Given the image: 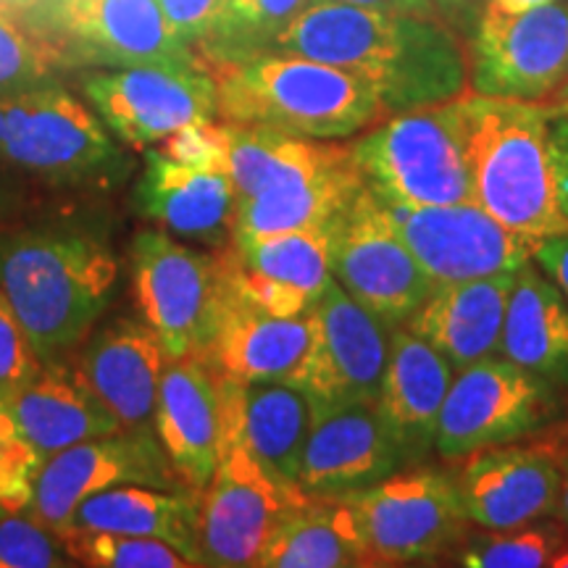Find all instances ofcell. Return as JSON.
Segmentation results:
<instances>
[{"label": "cell", "mask_w": 568, "mask_h": 568, "mask_svg": "<svg viewBox=\"0 0 568 568\" xmlns=\"http://www.w3.org/2000/svg\"><path fill=\"white\" fill-rule=\"evenodd\" d=\"M264 53H290L364 77L382 113L435 109L466 95L468 53L437 17L314 0Z\"/></svg>", "instance_id": "6da1fadb"}, {"label": "cell", "mask_w": 568, "mask_h": 568, "mask_svg": "<svg viewBox=\"0 0 568 568\" xmlns=\"http://www.w3.org/2000/svg\"><path fill=\"white\" fill-rule=\"evenodd\" d=\"M119 258L101 230L48 222L0 230V293L40 364L74 351L109 308Z\"/></svg>", "instance_id": "7a4b0ae2"}, {"label": "cell", "mask_w": 568, "mask_h": 568, "mask_svg": "<svg viewBox=\"0 0 568 568\" xmlns=\"http://www.w3.org/2000/svg\"><path fill=\"white\" fill-rule=\"evenodd\" d=\"M219 116L311 140H343L379 122V98L364 77L290 53H255L211 67Z\"/></svg>", "instance_id": "3957f363"}, {"label": "cell", "mask_w": 568, "mask_h": 568, "mask_svg": "<svg viewBox=\"0 0 568 568\" xmlns=\"http://www.w3.org/2000/svg\"><path fill=\"white\" fill-rule=\"evenodd\" d=\"M474 203L531 240L566 234L550 166V116L542 103L464 95Z\"/></svg>", "instance_id": "277c9868"}, {"label": "cell", "mask_w": 568, "mask_h": 568, "mask_svg": "<svg viewBox=\"0 0 568 568\" xmlns=\"http://www.w3.org/2000/svg\"><path fill=\"white\" fill-rule=\"evenodd\" d=\"M0 166L53 187H109L130 172L101 116L53 80L0 95Z\"/></svg>", "instance_id": "5b68a950"}, {"label": "cell", "mask_w": 568, "mask_h": 568, "mask_svg": "<svg viewBox=\"0 0 568 568\" xmlns=\"http://www.w3.org/2000/svg\"><path fill=\"white\" fill-rule=\"evenodd\" d=\"M351 159L366 187L385 203H474L464 98L372 124L351 145Z\"/></svg>", "instance_id": "8992f818"}, {"label": "cell", "mask_w": 568, "mask_h": 568, "mask_svg": "<svg viewBox=\"0 0 568 568\" xmlns=\"http://www.w3.org/2000/svg\"><path fill=\"white\" fill-rule=\"evenodd\" d=\"M130 261L134 305L166 361L205 358L226 297L222 251H201L169 232L142 230L132 240Z\"/></svg>", "instance_id": "52a82bcc"}, {"label": "cell", "mask_w": 568, "mask_h": 568, "mask_svg": "<svg viewBox=\"0 0 568 568\" xmlns=\"http://www.w3.org/2000/svg\"><path fill=\"white\" fill-rule=\"evenodd\" d=\"M372 566H410L456 552L468 535L458 481L410 468L345 495Z\"/></svg>", "instance_id": "ba28073f"}, {"label": "cell", "mask_w": 568, "mask_h": 568, "mask_svg": "<svg viewBox=\"0 0 568 568\" xmlns=\"http://www.w3.org/2000/svg\"><path fill=\"white\" fill-rule=\"evenodd\" d=\"M92 111L134 151L161 145L182 126L219 116L216 74L205 61L103 67L82 82Z\"/></svg>", "instance_id": "9c48e42d"}, {"label": "cell", "mask_w": 568, "mask_h": 568, "mask_svg": "<svg viewBox=\"0 0 568 568\" xmlns=\"http://www.w3.org/2000/svg\"><path fill=\"white\" fill-rule=\"evenodd\" d=\"M329 266L345 293L387 329L406 324L435 287L389 222L385 201L366 184L329 224Z\"/></svg>", "instance_id": "30bf717a"}, {"label": "cell", "mask_w": 568, "mask_h": 568, "mask_svg": "<svg viewBox=\"0 0 568 568\" xmlns=\"http://www.w3.org/2000/svg\"><path fill=\"white\" fill-rule=\"evenodd\" d=\"M24 27L55 53L98 67L201 59L176 34L159 0H45Z\"/></svg>", "instance_id": "8fae6325"}, {"label": "cell", "mask_w": 568, "mask_h": 568, "mask_svg": "<svg viewBox=\"0 0 568 568\" xmlns=\"http://www.w3.org/2000/svg\"><path fill=\"white\" fill-rule=\"evenodd\" d=\"M556 410L550 382L508 358H481L453 376L437 424L435 450L464 460L485 447L516 443L548 424Z\"/></svg>", "instance_id": "7c38bea8"}, {"label": "cell", "mask_w": 568, "mask_h": 568, "mask_svg": "<svg viewBox=\"0 0 568 568\" xmlns=\"http://www.w3.org/2000/svg\"><path fill=\"white\" fill-rule=\"evenodd\" d=\"M568 69V3L503 13L485 6L468 48V88L477 95L545 103Z\"/></svg>", "instance_id": "4fadbf2b"}, {"label": "cell", "mask_w": 568, "mask_h": 568, "mask_svg": "<svg viewBox=\"0 0 568 568\" xmlns=\"http://www.w3.org/2000/svg\"><path fill=\"white\" fill-rule=\"evenodd\" d=\"M311 345L287 385L314 406L379 400L387 368V326L332 280L311 305Z\"/></svg>", "instance_id": "5bb4252c"}, {"label": "cell", "mask_w": 568, "mask_h": 568, "mask_svg": "<svg viewBox=\"0 0 568 568\" xmlns=\"http://www.w3.org/2000/svg\"><path fill=\"white\" fill-rule=\"evenodd\" d=\"M385 205L416 264L435 284L516 272L535 258L539 245V240L503 226L477 203Z\"/></svg>", "instance_id": "9a60e30c"}, {"label": "cell", "mask_w": 568, "mask_h": 568, "mask_svg": "<svg viewBox=\"0 0 568 568\" xmlns=\"http://www.w3.org/2000/svg\"><path fill=\"white\" fill-rule=\"evenodd\" d=\"M303 497V489L272 477L245 447H224L197 510L203 566L258 564L280 518Z\"/></svg>", "instance_id": "2e32d148"}, {"label": "cell", "mask_w": 568, "mask_h": 568, "mask_svg": "<svg viewBox=\"0 0 568 568\" xmlns=\"http://www.w3.org/2000/svg\"><path fill=\"white\" fill-rule=\"evenodd\" d=\"M176 481L182 479L155 432L122 429L71 445L42 460L27 514L61 535L71 527L84 497L122 485L174 489Z\"/></svg>", "instance_id": "e0dca14e"}, {"label": "cell", "mask_w": 568, "mask_h": 568, "mask_svg": "<svg viewBox=\"0 0 568 568\" xmlns=\"http://www.w3.org/2000/svg\"><path fill=\"white\" fill-rule=\"evenodd\" d=\"M406 456L376 403L314 406L297 487L311 497H345L406 468Z\"/></svg>", "instance_id": "ac0fdd59"}, {"label": "cell", "mask_w": 568, "mask_h": 568, "mask_svg": "<svg viewBox=\"0 0 568 568\" xmlns=\"http://www.w3.org/2000/svg\"><path fill=\"white\" fill-rule=\"evenodd\" d=\"M458 493L468 521L479 529H516L556 514L560 447L506 443L471 453L460 466Z\"/></svg>", "instance_id": "d6986e66"}, {"label": "cell", "mask_w": 568, "mask_h": 568, "mask_svg": "<svg viewBox=\"0 0 568 568\" xmlns=\"http://www.w3.org/2000/svg\"><path fill=\"white\" fill-rule=\"evenodd\" d=\"M222 445H240L284 485L297 487L311 429V400L287 382H243L219 374ZM301 489V487H297Z\"/></svg>", "instance_id": "ffe728a7"}, {"label": "cell", "mask_w": 568, "mask_h": 568, "mask_svg": "<svg viewBox=\"0 0 568 568\" xmlns=\"http://www.w3.org/2000/svg\"><path fill=\"white\" fill-rule=\"evenodd\" d=\"M155 437L172 460L184 487L203 493L219 464L222 422H219L216 368L203 355L166 361L155 397Z\"/></svg>", "instance_id": "44dd1931"}, {"label": "cell", "mask_w": 568, "mask_h": 568, "mask_svg": "<svg viewBox=\"0 0 568 568\" xmlns=\"http://www.w3.org/2000/svg\"><path fill=\"white\" fill-rule=\"evenodd\" d=\"M237 205L240 195L230 174L184 166L159 148L145 151L134 209L163 230L222 251L234 240Z\"/></svg>", "instance_id": "7402d4cb"}, {"label": "cell", "mask_w": 568, "mask_h": 568, "mask_svg": "<svg viewBox=\"0 0 568 568\" xmlns=\"http://www.w3.org/2000/svg\"><path fill=\"white\" fill-rule=\"evenodd\" d=\"M453 376L456 368L450 361L416 332L403 324L389 329L387 368L376 408L400 445L408 466L422 464L435 450L439 414Z\"/></svg>", "instance_id": "603a6c76"}, {"label": "cell", "mask_w": 568, "mask_h": 568, "mask_svg": "<svg viewBox=\"0 0 568 568\" xmlns=\"http://www.w3.org/2000/svg\"><path fill=\"white\" fill-rule=\"evenodd\" d=\"M3 400L42 460L71 445L122 432L119 418L92 389L82 368L63 355L42 364L30 382Z\"/></svg>", "instance_id": "cb8c5ba5"}, {"label": "cell", "mask_w": 568, "mask_h": 568, "mask_svg": "<svg viewBox=\"0 0 568 568\" xmlns=\"http://www.w3.org/2000/svg\"><path fill=\"white\" fill-rule=\"evenodd\" d=\"M514 280L516 272H503L481 280L435 284L406 326L460 372L500 351Z\"/></svg>", "instance_id": "d4e9b609"}, {"label": "cell", "mask_w": 568, "mask_h": 568, "mask_svg": "<svg viewBox=\"0 0 568 568\" xmlns=\"http://www.w3.org/2000/svg\"><path fill=\"white\" fill-rule=\"evenodd\" d=\"M163 366L159 337L138 318H116L92 335L80 358L92 389L130 432H151Z\"/></svg>", "instance_id": "484cf974"}, {"label": "cell", "mask_w": 568, "mask_h": 568, "mask_svg": "<svg viewBox=\"0 0 568 568\" xmlns=\"http://www.w3.org/2000/svg\"><path fill=\"white\" fill-rule=\"evenodd\" d=\"M311 345V318L272 316L232 293L226 297L216 335L205 358L219 374L243 382H287Z\"/></svg>", "instance_id": "4316f807"}, {"label": "cell", "mask_w": 568, "mask_h": 568, "mask_svg": "<svg viewBox=\"0 0 568 568\" xmlns=\"http://www.w3.org/2000/svg\"><path fill=\"white\" fill-rule=\"evenodd\" d=\"M197 510L201 493L122 485L95 493L77 506L71 527L109 535L153 537L184 552L195 566H203L197 539Z\"/></svg>", "instance_id": "83f0119b"}, {"label": "cell", "mask_w": 568, "mask_h": 568, "mask_svg": "<svg viewBox=\"0 0 568 568\" xmlns=\"http://www.w3.org/2000/svg\"><path fill=\"white\" fill-rule=\"evenodd\" d=\"M497 353L550 385L568 382V301L535 258L516 268Z\"/></svg>", "instance_id": "f1b7e54d"}, {"label": "cell", "mask_w": 568, "mask_h": 568, "mask_svg": "<svg viewBox=\"0 0 568 568\" xmlns=\"http://www.w3.org/2000/svg\"><path fill=\"white\" fill-rule=\"evenodd\" d=\"M364 190V176L347 159L295 176L264 193L245 197L237 205L234 237H261L297 230H326L345 205Z\"/></svg>", "instance_id": "f546056e"}, {"label": "cell", "mask_w": 568, "mask_h": 568, "mask_svg": "<svg viewBox=\"0 0 568 568\" xmlns=\"http://www.w3.org/2000/svg\"><path fill=\"white\" fill-rule=\"evenodd\" d=\"M255 566L351 568L372 566V558L343 497L305 495L280 518Z\"/></svg>", "instance_id": "4dcf8cb0"}, {"label": "cell", "mask_w": 568, "mask_h": 568, "mask_svg": "<svg viewBox=\"0 0 568 568\" xmlns=\"http://www.w3.org/2000/svg\"><path fill=\"white\" fill-rule=\"evenodd\" d=\"M224 174L237 187L240 201L253 197L295 176L318 172L347 159L351 148L332 145V140H311L261 124H232Z\"/></svg>", "instance_id": "1f68e13d"}, {"label": "cell", "mask_w": 568, "mask_h": 568, "mask_svg": "<svg viewBox=\"0 0 568 568\" xmlns=\"http://www.w3.org/2000/svg\"><path fill=\"white\" fill-rule=\"evenodd\" d=\"M230 253L243 272L305 293L314 303L335 280L329 266V226L234 237Z\"/></svg>", "instance_id": "d6a6232c"}, {"label": "cell", "mask_w": 568, "mask_h": 568, "mask_svg": "<svg viewBox=\"0 0 568 568\" xmlns=\"http://www.w3.org/2000/svg\"><path fill=\"white\" fill-rule=\"evenodd\" d=\"M314 0H230L222 21L197 51L209 67L264 53L284 27Z\"/></svg>", "instance_id": "836d02e7"}, {"label": "cell", "mask_w": 568, "mask_h": 568, "mask_svg": "<svg viewBox=\"0 0 568 568\" xmlns=\"http://www.w3.org/2000/svg\"><path fill=\"white\" fill-rule=\"evenodd\" d=\"M568 542V531L556 524H524L516 529H489L471 537L456 550L458 564L468 568H539L550 566L556 552Z\"/></svg>", "instance_id": "e575fe53"}, {"label": "cell", "mask_w": 568, "mask_h": 568, "mask_svg": "<svg viewBox=\"0 0 568 568\" xmlns=\"http://www.w3.org/2000/svg\"><path fill=\"white\" fill-rule=\"evenodd\" d=\"M67 550L77 564L92 568H184L195 566L184 552L153 537L109 535L69 527L61 531Z\"/></svg>", "instance_id": "d590c367"}, {"label": "cell", "mask_w": 568, "mask_h": 568, "mask_svg": "<svg viewBox=\"0 0 568 568\" xmlns=\"http://www.w3.org/2000/svg\"><path fill=\"white\" fill-rule=\"evenodd\" d=\"M55 63L59 53L45 40L0 11V95L51 82Z\"/></svg>", "instance_id": "8d00e7d4"}, {"label": "cell", "mask_w": 568, "mask_h": 568, "mask_svg": "<svg viewBox=\"0 0 568 568\" xmlns=\"http://www.w3.org/2000/svg\"><path fill=\"white\" fill-rule=\"evenodd\" d=\"M40 466L42 456L0 395V514H24L30 508Z\"/></svg>", "instance_id": "74e56055"}, {"label": "cell", "mask_w": 568, "mask_h": 568, "mask_svg": "<svg viewBox=\"0 0 568 568\" xmlns=\"http://www.w3.org/2000/svg\"><path fill=\"white\" fill-rule=\"evenodd\" d=\"M59 531L30 514L0 518V568H59L74 566Z\"/></svg>", "instance_id": "f35d334b"}, {"label": "cell", "mask_w": 568, "mask_h": 568, "mask_svg": "<svg viewBox=\"0 0 568 568\" xmlns=\"http://www.w3.org/2000/svg\"><path fill=\"white\" fill-rule=\"evenodd\" d=\"M163 155L184 163V166L203 169V172H224L226 151H230V130L226 122L216 119L182 126L172 138L155 145Z\"/></svg>", "instance_id": "ab89813d"}, {"label": "cell", "mask_w": 568, "mask_h": 568, "mask_svg": "<svg viewBox=\"0 0 568 568\" xmlns=\"http://www.w3.org/2000/svg\"><path fill=\"white\" fill-rule=\"evenodd\" d=\"M38 353L32 351L24 326L0 293V395H11L24 382H30L40 368Z\"/></svg>", "instance_id": "60d3db41"}, {"label": "cell", "mask_w": 568, "mask_h": 568, "mask_svg": "<svg viewBox=\"0 0 568 568\" xmlns=\"http://www.w3.org/2000/svg\"><path fill=\"white\" fill-rule=\"evenodd\" d=\"M176 34L195 51L211 38L230 0H159Z\"/></svg>", "instance_id": "b9f144b4"}, {"label": "cell", "mask_w": 568, "mask_h": 568, "mask_svg": "<svg viewBox=\"0 0 568 568\" xmlns=\"http://www.w3.org/2000/svg\"><path fill=\"white\" fill-rule=\"evenodd\" d=\"M550 166L558 211L568 224V113L550 116Z\"/></svg>", "instance_id": "7bdbcfd3"}, {"label": "cell", "mask_w": 568, "mask_h": 568, "mask_svg": "<svg viewBox=\"0 0 568 568\" xmlns=\"http://www.w3.org/2000/svg\"><path fill=\"white\" fill-rule=\"evenodd\" d=\"M535 264L558 284L568 301V232L542 240L535 251Z\"/></svg>", "instance_id": "ee69618b"}, {"label": "cell", "mask_w": 568, "mask_h": 568, "mask_svg": "<svg viewBox=\"0 0 568 568\" xmlns=\"http://www.w3.org/2000/svg\"><path fill=\"white\" fill-rule=\"evenodd\" d=\"M432 3H435L437 17L443 19L450 30L471 34L481 11H485L487 0H432Z\"/></svg>", "instance_id": "f6af8a7d"}, {"label": "cell", "mask_w": 568, "mask_h": 568, "mask_svg": "<svg viewBox=\"0 0 568 568\" xmlns=\"http://www.w3.org/2000/svg\"><path fill=\"white\" fill-rule=\"evenodd\" d=\"M337 3L364 6V9L389 11V13H414V17H437L435 3H432V0H337Z\"/></svg>", "instance_id": "bcb514c9"}, {"label": "cell", "mask_w": 568, "mask_h": 568, "mask_svg": "<svg viewBox=\"0 0 568 568\" xmlns=\"http://www.w3.org/2000/svg\"><path fill=\"white\" fill-rule=\"evenodd\" d=\"M560 474H564V481H560V495L556 506V521H560L568 531V447H560Z\"/></svg>", "instance_id": "7dc6e473"}, {"label": "cell", "mask_w": 568, "mask_h": 568, "mask_svg": "<svg viewBox=\"0 0 568 568\" xmlns=\"http://www.w3.org/2000/svg\"><path fill=\"white\" fill-rule=\"evenodd\" d=\"M42 3H45V0H0V11L9 13V17L19 19L21 24H24Z\"/></svg>", "instance_id": "c3c4849f"}, {"label": "cell", "mask_w": 568, "mask_h": 568, "mask_svg": "<svg viewBox=\"0 0 568 568\" xmlns=\"http://www.w3.org/2000/svg\"><path fill=\"white\" fill-rule=\"evenodd\" d=\"M542 109L548 111V116H564V113H568V69L556 92L542 103Z\"/></svg>", "instance_id": "681fc988"}, {"label": "cell", "mask_w": 568, "mask_h": 568, "mask_svg": "<svg viewBox=\"0 0 568 568\" xmlns=\"http://www.w3.org/2000/svg\"><path fill=\"white\" fill-rule=\"evenodd\" d=\"M550 3H558V0H487V6H493V9L503 13H524Z\"/></svg>", "instance_id": "f907efd6"}, {"label": "cell", "mask_w": 568, "mask_h": 568, "mask_svg": "<svg viewBox=\"0 0 568 568\" xmlns=\"http://www.w3.org/2000/svg\"><path fill=\"white\" fill-rule=\"evenodd\" d=\"M6 169L0 166V219H6L9 213L13 211V205H17V190H13V184L6 180Z\"/></svg>", "instance_id": "816d5d0a"}, {"label": "cell", "mask_w": 568, "mask_h": 568, "mask_svg": "<svg viewBox=\"0 0 568 568\" xmlns=\"http://www.w3.org/2000/svg\"><path fill=\"white\" fill-rule=\"evenodd\" d=\"M550 566L552 568H568V545H564V548H560L556 556H552Z\"/></svg>", "instance_id": "f5cc1de1"}]
</instances>
